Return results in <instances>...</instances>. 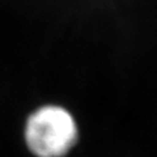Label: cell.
I'll use <instances>...</instances> for the list:
<instances>
[{
    "label": "cell",
    "instance_id": "obj_1",
    "mask_svg": "<svg viewBox=\"0 0 157 157\" xmlns=\"http://www.w3.org/2000/svg\"><path fill=\"white\" fill-rule=\"evenodd\" d=\"M25 143L37 157H63L77 140V124L72 113L62 105L46 104L29 114Z\"/></svg>",
    "mask_w": 157,
    "mask_h": 157
}]
</instances>
